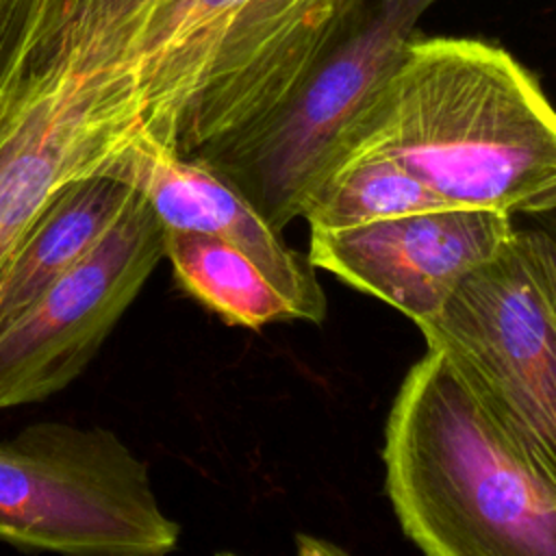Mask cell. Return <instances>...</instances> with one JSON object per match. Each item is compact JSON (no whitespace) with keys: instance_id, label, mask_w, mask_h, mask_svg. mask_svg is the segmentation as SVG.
<instances>
[{"instance_id":"1","label":"cell","mask_w":556,"mask_h":556,"mask_svg":"<svg viewBox=\"0 0 556 556\" xmlns=\"http://www.w3.org/2000/svg\"><path fill=\"white\" fill-rule=\"evenodd\" d=\"M363 154L395 159L452 206L556 213V109L528 70L480 39L415 37L332 172Z\"/></svg>"},{"instance_id":"2","label":"cell","mask_w":556,"mask_h":556,"mask_svg":"<svg viewBox=\"0 0 556 556\" xmlns=\"http://www.w3.org/2000/svg\"><path fill=\"white\" fill-rule=\"evenodd\" d=\"M384 489L428 556H556V493L526 465L437 348L384 424Z\"/></svg>"},{"instance_id":"3","label":"cell","mask_w":556,"mask_h":556,"mask_svg":"<svg viewBox=\"0 0 556 556\" xmlns=\"http://www.w3.org/2000/svg\"><path fill=\"white\" fill-rule=\"evenodd\" d=\"M137 56L182 111L193 159L267 117L354 0H63Z\"/></svg>"},{"instance_id":"4","label":"cell","mask_w":556,"mask_h":556,"mask_svg":"<svg viewBox=\"0 0 556 556\" xmlns=\"http://www.w3.org/2000/svg\"><path fill=\"white\" fill-rule=\"evenodd\" d=\"M437 0H354L300 85L258 124L193 156L276 228L304 215L358 115Z\"/></svg>"},{"instance_id":"5","label":"cell","mask_w":556,"mask_h":556,"mask_svg":"<svg viewBox=\"0 0 556 556\" xmlns=\"http://www.w3.org/2000/svg\"><path fill=\"white\" fill-rule=\"evenodd\" d=\"M417 328L556 493V295L528 228H517Z\"/></svg>"},{"instance_id":"6","label":"cell","mask_w":556,"mask_h":556,"mask_svg":"<svg viewBox=\"0 0 556 556\" xmlns=\"http://www.w3.org/2000/svg\"><path fill=\"white\" fill-rule=\"evenodd\" d=\"M178 523L113 430L37 421L0 441V541L78 556H163Z\"/></svg>"},{"instance_id":"7","label":"cell","mask_w":556,"mask_h":556,"mask_svg":"<svg viewBox=\"0 0 556 556\" xmlns=\"http://www.w3.org/2000/svg\"><path fill=\"white\" fill-rule=\"evenodd\" d=\"M161 258L163 224L137 191L78 263L0 326V410L43 402L74 382Z\"/></svg>"},{"instance_id":"8","label":"cell","mask_w":556,"mask_h":556,"mask_svg":"<svg viewBox=\"0 0 556 556\" xmlns=\"http://www.w3.org/2000/svg\"><path fill=\"white\" fill-rule=\"evenodd\" d=\"M515 230L508 213L445 206L352 228L311 230L308 258L417 326Z\"/></svg>"},{"instance_id":"9","label":"cell","mask_w":556,"mask_h":556,"mask_svg":"<svg viewBox=\"0 0 556 556\" xmlns=\"http://www.w3.org/2000/svg\"><path fill=\"white\" fill-rule=\"evenodd\" d=\"M111 174L152 206L163 228L195 230L243 250L289 298L298 319L321 321L326 295L308 256L291 250L252 202L211 167L163 143L135 146Z\"/></svg>"},{"instance_id":"10","label":"cell","mask_w":556,"mask_h":556,"mask_svg":"<svg viewBox=\"0 0 556 556\" xmlns=\"http://www.w3.org/2000/svg\"><path fill=\"white\" fill-rule=\"evenodd\" d=\"M135 193L117 174H93L63 187L0 265V326L78 263L115 226Z\"/></svg>"},{"instance_id":"11","label":"cell","mask_w":556,"mask_h":556,"mask_svg":"<svg viewBox=\"0 0 556 556\" xmlns=\"http://www.w3.org/2000/svg\"><path fill=\"white\" fill-rule=\"evenodd\" d=\"M163 258L178 287L230 326L258 330L298 319L295 306L237 245L195 230L163 228Z\"/></svg>"},{"instance_id":"12","label":"cell","mask_w":556,"mask_h":556,"mask_svg":"<svg viewBox=\"0 0 556 556\" xmlns=\"http://www.w3.org/2000/svg\"><path fill=\"white\" fill-rule=\"evenodd\" d=\"M452 206L410 169L384 154L343 161L304 208L311 230L352 228Z\"/></svg>"},{"instance_id":"13","label":"cell","mask_w":556,"mask_h":556,"mask_svg":"<svg viewBox=\"0 0 556 556\" xmlns=\"http://www.w3.org/2000/svg\"><path fill=\"white\" fill-rule=\"evenodd\" d=\"M556 215V213H554ZM543 263H545V269H547V276H549V282H552V289H554V295H556V217L549 219L547 224L539 226V228H528Z\"/></svg>"}]
</instances>
